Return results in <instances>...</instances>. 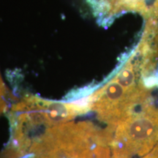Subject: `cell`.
<instances>
[{"mask_svg": "<svg viewBox=\"0 0 158 158\" xmlns=\"http://www.w3.org/2000/svg\"><path fill=\"white\" fill-rule=\"evenodd\" d=\"M101 133L86 122L59 124L35 140L28 154H45L53 158H94V149Z\"/></svg>", "mask_w": 158, "mask_h": 158, "instance_id": "6da1fadb", "label": "cell"}, {"mask_svg": "<svg viewBox=\"0 0 158 158\" xmlns=\"http://www.w3.org/2000/svg\"><path fill=\"white\" fill-rule=\"evenodd\" d=\"M23 158H53L51 155H45V154H41V155H27Z\"/></svg>", "mask_w": 158, "mask_h": 158, "instance_id": "52a82bcc", "label": "cell"}, {"mask_svg": "<svg viewBox=\"0 0 158 158\" xmlns=\"http://www.w3.org/2000/svg\"><path fill=\"white\" fill-rule=\"evenodd\" d=\"M92 14L102 25L111 22L118 15L129 11L142 15L152 13L155 0H85Z\"/></svg>", "mask_w": 158, "mask_h": 158, "instance_id": "277c9868", "label": "cell"}, {"mask_svg": "<svg viewBox=\"0 0 158 158\" xmlns=\"http://www.w3.org/2000/svg\"><path fill=\"white\" fill-rule=\"evenodd\" d=\"M7 89L0 76V114L7 109Z\"/></svg>", "mask_w": 158, "mask_h": 158, "instance_id": "8992f818", "label": "cell"}, {"mask_svg": "<svg viewBox=\"0 0 158 158\" xmlns=\"http://www.w3.org/2000/svg\"><path fill=\"white\" fill-rule=\"evenodd\" d=\"M149 96L143 83L125 87L112 78L88 98L90 110L95 111L100 120L117 127L133 114L136 106L147 103Z\"/></svg>", "mask_w": 158, "mask_h": 158, "instance_id": "3957f363", "label": "cell"}, {"mask_svg": "<svg viewBox=\"0 0 158 158\" xmlns=\"http://www.w3.org/2000/svg\"><path fill=\"white\" fill-rule=\"evenodd\" d=\"M152 12H153L154 15H155V18H156L155 20L158 23V0H155V5H154L152 11Z\"/></svg>", "mask_w": 158, "mask_h": 158, "instance_id": "9c48e42d", "label": "cell"}, {"mask_svg": "<svg viewBox=\"0 0 158 158\" xmlns=\"http://www.w3.org/2000/svg\"><path fill=\"white\" fill-rule=\"evenodd\" d=\"M144 158H158V143L152 152Z\"/></svg>", "mask_w": 158, "mask_h": 158, "instance_id": "ba28073f", "label": "cell"}, {"mask_svg": "<svg viewBox=\"0 0 158 158\" xmlns=\"http://www.w3.org/2000/svg\"><path fill=\"white\" fill-rule=\"evenodd\" d=\"M108 145L98 143L94 149V158H110Z\"/></svg>", "mask_w": 158, "mask_h": 158, "instance_id": "5b68a950", "label": "cell"}, {"mask_svg": "<svg viewBox=\"0 0 158 158\" xmlns=\"http://www.w3.org/2000/svg\"><path fill=\"white\" fill-rule=\"evenodd\" d=\"M110 145L113 158H133L149 152L158 139V110L143 106L118 124Z\"/></svg>", "mask_w": 158, "mask_h": 158, "instance_id": "7a4b0ae2", "label": "cell"}]
</instances>
